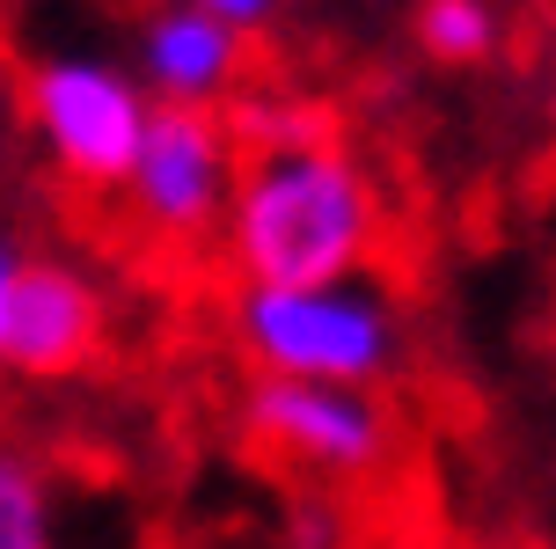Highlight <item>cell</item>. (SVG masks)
I'll use <instances>...</instances> for the list:
<instances>
[{"label":"cell","instance_id":"6","mask_svg":"<svg viewBox=\"0 0 556 549\" xmlns=\"http://www.w3.org/2000/svg\"><path fill=\"white\" fill-rule=\"evenodd\" d=\"M111 352V294L74 257H23L8 315H0V366L15 382H74Z\"/></svg>","mask_w":556,"mask_h":549},{"label":"cell","instance_id":"9","mask_svg":"<svg viewBox=\"0 0 556 549\" xmlns=\"http://www.w3.org/2000/svg\"><path fill=\"white\" fill-rule=\"evenodd\" d=\"M0 549H59V484L23 439H0Z\"/></svg>","mask_w":556,"mask_h":549},{"label":"cell","instance_id":"3","mask_svg":"<svg viewBox=\"0 0 556 549\" xmlns=\"http://www.w3.org/2000/svg\"><path fill=\"white\" fill-rule=\"evenodd\" d=\"M23 117H29L37 154L66 184L117 191L154 103H147V88L132 82L125 59L88 52V45H52V52L29 59V74H23Z\"/></svg>","mask_w":556,"mask_h":549},{"label":"cell","instance_id":"7","mask_svg":"<svg viewBox=\"0 0 556 549\" xmlns=\"http://www.w3.org/2000/svg\"><path fill=\"white\" fill-rule=\"evenodd\" d=\"M132 82L154 110H220L250 82V37L205 8L147 0L132 15Z\"/></svg>","mask_w":556,"mask_h":549},{"label":"cell","instance_id":"1","mask_svg":"<svg viewBox=\"0 0 556 549\" xmlns=\"http://www.w3.org/2000/svg\"><path fill=\"white\" fill-rule=\"evenodd\" d=\"M389 198L352 139L330 125L271 147H242L235 198L220 213V257L242 286H315L374 272Z\"/></svg>","mask_w":556,"mask_h":549},{"label":"cell","instance_id":"5","mask_svg":"<svg viewBox=\"0 0 556 549\" xmlns=\"http://www.w3.org/2000/svg\"><path fill=\"white\" fill-rule=\"evenodd\" d=\"M235 169H242V139H235L227 110H154L117 198L132 205L139 235L205 242V235H220V213L235 198Z\"/></svg>","mask_w":556,"mask_h":549},{"label":"cell","instance_id":"8","mask_svg":"<svg viewBox=\"0 0 556 549\" xmlns=\"http://www.w3.org/2000/svg\"><path fill=\"white\" fill-rule=\"evenodd\" d=\"M410 45L440 74H476V66H491L505 52V8L498 0H417Z\"/></svg>","mask_w":556,"mask_h":549},{"label":"cell","instance_id":"11","mask_svg":"<svg viewBox=\"0 0 556 549\" xmlns=\"http://www.w3.org/2000/svg\"><path fill=\"white\" fill-rule=\"evenodd\" d=\"M23 257H29V249L15 242L8 227H0V315H8V294H15V272H23Z\"/></svg>","mask_w":556,"mask_h":549},{"label":"cell","instance_id":"10","mask_svg":"<svg viewBox=\"0 0 556 549\" xmlns=\"http://www.w3.org/2000/svg\"><path fill=\"white\" fill-rule=\"evenodd\" d=\"M184 8H205V15L235 23L242 37H256V29H271L278 15H286V0H184Z\"/></svg>","mask_w":556,"mask_h":549},{"label":"cell","instance_id":"2","mask_svg":"<svg viewBox=\"0 0 556 549\" xmlns=\"http://www.w3.org/2000/svg\"><path fill=\"white\" fill-rule=\"evenodd\" d=\"M227 337L256 374L337 388H389L410 366V323L374 278H315V286H242L227 301Z\"/></svg>","mask_w":556,"mask_h":549},{"label":"cell","instance_id":"4","mask_svg":"<svg viewBox=\"0 0 556 549\" xmlns=\"http://www.w3.org/2000/svg\"><path fill=\"white\" fill-rule=\"evenodd\" d=\"M242 433L271 462L301 469L315 484H366L395 454V411L381 388H337V382H286L256 374L242 396Z\"/></svg>","mask_w":556,"mask_h":549}]
</instances>
